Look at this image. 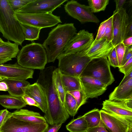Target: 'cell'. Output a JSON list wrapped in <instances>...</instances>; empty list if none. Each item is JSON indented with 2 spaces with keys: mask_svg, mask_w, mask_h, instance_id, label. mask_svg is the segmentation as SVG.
<instances>
[{
  "mask_svg": "<svg viewBox=\"0 0 132 132\" xmlns=\"http://www.w3.org/2000/svg\"><path fill=\"white\" fill-rule=\"evenodd\" d=\"M55 68L51 66L40 70L36 82L40 85L46 95L47 108L44 117L51 125L62 124L69 117L55 88L53 75Z\"/></svg>",
  "mask_w": 132,
  "mask_h": 132,
  "instance_id": "6da1fadb",
  "label": "cell"
},
{
  "mask_svg": "<svg viewBox=\"0 0 132 132\" xmlns=\"http://www.w3.org/2000/svg\"><path fill=\"white\" fill-rule=\"evenodd\" d=\"M77 31L72 23L60 24L52 29L42 44L46 52L47 62H55Z\"/></svg>",
  "mask_w": 132,
  "mask_h": 132,
  "instance_id": "7a4b0ae2",
  "label": "cell"
},
{
  "mask_svg": "<svg viewBox=\"0 0 132 132\" xmlns=\"http://www.w3.org/2000/svg\"><path fill=\"white\" fill-rule=\"evenodd\" d=\"M0 32L8 40L18 45L25 40L21 23L15 18L8 0H0Z\"/></svg>",
  "mask_w": 132,
  "mask_h": 132,
  "instance_id": "3957f363",
  "label": "cell"
},
{
  "mask_svg": "<svg viewBox=\"0 0 132 132\" xmlns=\"http://www.w3.org/2000/svg\"><path fill=\"white\" fill-rule=\"evenodd\" d=\"M18 63L31 69H43L47 62L46 51L42 44L32 43L22 47L17 55Z\"/></svg>",
  "mask_w": 132,
  "mask_h": 132,
  "instance_id": "277c9868",
  "label": "cell"
},
{
  "mask_svg": "<svg viewBox=\"0 0 132 132\" xmlns=\"http://www.w3.org/2000/svg\"><path fill=\"white\" fill-rule=\"evenodd\" d=\"M58 68L62 73L78 77L91 60L83 51L76 53H63L57 59Z\"/></svg>",
  "mask_w": 132,
  "mask_h": 132,
  "instance_id": "5b68a950",
  "label": "cell"
},
{
  "mask_svg": "<svg viewBox=\"0 0 132 132\" xmlns=\"http://www.w3.org/2000/svg\"><path fill=\"white\" fill-rule=\"evenodd\" d=\"M80 76L97 79L107 86L111 84L115 80L107 58L91 59Z\"/></svg>",
  "mask_w": 132,
  "mask_h": 132,
  "instance_id": "8992f818",
  "label": "cell"
},
{
  "mask_svg": "<svg viewBox=\"0 0 132 132\" xmlns=\"http://www.w3.org/2000/svg\"><path fill=\"white\" fill-rule=\"evenodd\" d=\"M15 16L21 23L41 29L52 27L62 23L60 17L52 13L28 14L15 12Z\"/></svg>",
  "mask_w": 132,
  "mask_h": 132,
  "instance_id": "52a82bcc",
  "label": "cell"
},
{
  "mask_svg": "<svg viewBox=\"0 0 132 132\" xmlns=\"http://www.w3.org/2000/svg\"><path fill=\"white\" fill-rule=\"evenodd\" d=\"M47 123H33L9 116L0 127V132H44L48 128Z\"/></svg>",
  "mask_w": 132,
  "mask_h": 132,
  "instance_id": "ba28073f",
  "label": "cell"
},
{
  "mask_svg": "<svg viewBox=\"0 0 132 132\" xmlns=\"http://www.w3.org/2000/svg\"><path fill=\"white\" fill-rule=\"evenodd\" d=\"M64 9L68 15L82 24L88 22L98 23L100 22L88 6L81 4L77 1H68L64 5Z\"/></svg>",
  "mask_w": 132,
  "mask_h": 132,
  "instance_id": "9c48e42d",
  "label": "cell"
},
{
  "mask_svg": "<svg viewBox=\"0 0 132 132\" xmlns=\"http://www.w3.org/2000/svg\"><path fill=\"white\" fill-rule=\"evenodd\" d=\"M68 0H35L15 12L28 14L52 13Z\"/></svg>",
  "mask_w": 132,
  "mask_h": 132,
  "instance_id": "30bf717a",
  "label": "cell"
},
{
  "mask_svg": "<svg viewBox=\"0 0 132 132\" xmlns=\"http://www.w3.org/2000/svg\"><path fill=\"white\" fill-rule=\"evenodd\" d=\"M112 16L113 36L111 42L115 47L127 38V29L129 19L128 14L123 8Z\"/></svg>",
  "mask_w": 132,
  "mask_h": 132,
  "instance_id": "8fae6325",
  "label": "cell"
},
{
  "mask_svg": "<svg viewBox=\"0 0 132 132\" xmlns=\"http://www.w3.org/2000/svg\"><path fill=\"white\" fill-rule=\"evenodd\" d=\"M94 40L93 34L84 29L80 30L69 40L63 53H76L85 51Z\"/></svg>",
  "mask_w": 132,
  "mask_h": 132,
  "instance_id": "7c38bea8",
  "label": "cell"
},
{
  "mask_svg": "<svg viewBox=\"0 0 132 132\" xmlns=\"http://www.w3.org/2000/svg\"><path fill=\"white\" fill-rule=\"evenodd\" d=\"M101 120L110 132H130L132 131V122L125 118L100 110Z\"/></svg>",
  "mask_w": 132,
  "mask_h": 132,
  "instance_id": "4fadbf2b",
  "label": "cell"
},
{
  "mask_svg": "<svg viewBox=\"0 0 132 132\" xmlns=\"http://www.w3.org/2000/svg\"><path fill=\"white\" fill-rule=\"evenodd\" d=\"M102 105V110L132 122V99L125 101L105 100Z\"/></svg>",
  "mask_w": 132,
  "mask_h": 132,
  "instance_id": "5bb4252c",
  "label": "cell"
},
{
  "mask_svg": "<svg viewBox=\"0 0 132 132\" xmlns=\"http://www.w3.org/2000/svg\"><path fill=\"white\" fill-rule=\"evenodd\" d=\"M34 73L32 69L23 67L17 62L0 65V77L5 79L26 80L33 78Z\"/></svg>",
  "mask_w": 132,
  "mask_h": 132,
  "instance_id": "9a60e30c",
  "label": "cell"
},
{
  "mask_svg": "<svg viewBox=\"0 0 132 132\" xmlns=\"http://www.w3.org/2000/svg\"><path fill=\"white\" fill-rule=\"evenodd\" d=\"M114 47L111 42L102 38L98 40H94L89 48L83 51V53L85 55L90 59L107 58Z\"/></svg>",
  "mask_w": 132,
  "mask_h": 132,
  "instance_id": "2e32d148",
  "label": "cell"
},
{
  "mask_svg": "<svg viewBox=\"0 0 132 132\" xmlns=\"http://www.w3.org/2000/svg\"><path fill=\"white\" fill-rule=\"evenodd\" d=\"M78 77L87 99L97 97L102 94L107 89L108 86L97 79L81 76Z\"/></svg>",
  "mask_w": 132,
  "mask_h": 132,
  "instance_id": "e0dca14e",
  "label": "cell"
},
{
  "mask_svg": "<svg viewBox=\"0 0 132 132\" xmlns=\"http://www.w3.org/2000/svg\"><path fill=\"white\" fill-rule=\"evenodd\" d=\"M25 94L33 98L38 104L40 109L44 113L47 108V98L45 93L40 85L36 82L29 85L26 88Z\"/></svg>",
  "mask_w": 132,
  "mask_h": 132,
  "instance_id": "ac0fdd59",
  "label": "cell"
},
{
  "mask_svg": "<svg viewBox=\"0 0 132 132\" xmlns=\"http://www.w3.org/2000/svg\"><path fill=\"white\" fill-rule=\"evenodd\" d=\"M11 115L14 118L27 122L33 123H47L44 117L39 113L27 109L17 110L12 113Z\"/></svg>",
  "mask_w": 132,
  "mask_h": 132,
  "instance_id": "d6986e66",
  "label": "cell"
},
{
  "mask_svg": "<svg viewBox=\"0 0 132 132\" xmlns=\"http://www.w3.org/2000/svg\"><path fill=\"white\" fill-rule=\"evenodd\" d=\"M132 99V78L125 84L118 85L109 96L110 100L125 101Z\"/></svg>",
  "mask_w": 132,
  "mask_h": 132,
  "instance_id": "ffe728a7",
  "label": "cell"
},
{
  "mask_svg": "<svg viewBox=\"0 0 132 132\" xmlns=\"http://www.w3.org/2000/svg\"><path fill=\"white\" fill-rule=\"evenodd\" d=\"M19 45L9 40L0 45V65L16 57L20 51Z\"/></svg>",
  "mask_w": 132,
  "mask_h": 132,
  "instance_id": "44dd1931",
  "label": "cell"
},
{
  "mask_svg": "<svg viewBox=\"0 0 132 132\" xmlns=\"http://www.w3.org/2000/svg\"><path fill=\"white\" fill-rule=\"evenodd\" d=\"M1 81L6 83L8 87L9 94L17 97H22L25 94L26 87L30 83L26 80H19L5 79Z\"/></svg>",
  "mask_w": 132,
  "mask_h": 132,
  "instance_id": "7402d4cb",
  "label": "cell"
},
{
  "mask_svg": "<svg viewBox=\"0 0 132 132\" xmlns=\"http://www.w3.org/2000/svg\"><path fill=\"white\" fill-rule=\"evenodd\" d=\"M0 104L10 109H20L27 104L22 97H17L9 95H0Z\"/></svg>",
  "mask_w": 132,
  "mask_h": 132,
  "instance_id": "603a6c76",
  "label": "cell"
},
{
  "mask_svg": "<svg viewBox=\"0 0 132 132\" xmlns=\"http://www.w3.org/2000/svg\"><path fill=\"white\" fill-rule=\"evenodd\" d=\"M61 77L66 94L70 92L82 89L78 77L73 76L62 73Z\"/></svg>",
  "mask_w": 132,
  "mask_h": 132,
  "instance_id": "cb8c5ba5",
  "label": "cell"
},
{
  "mask_svg": "<svg viewBox=\"0 0 132 132\" xmlns=\"http://www.w3.org/2000/svg\"><path fill=\"white\" fill-rule=\"evenodd\" d=\"M66 127L70 132H86L88 129L84 115L72 119L66 125Z\"/></svg>",
  "mask_w": 132,
  "mask_h": 132,
  "instance_id": "d4e9b609",
  "label": "cell"
},
{
  "mask_svg": "<svg viewBox=\"0 0 132 132\" xmlns=\"http://www.w3.org/2000/svg\"><path fill=\"white\" fill-rule=\"evenodd\" d=\"M55 88L61 102L64 106L66 93L62 84L61 72L58 68H56L53 72Z\"/></svg>",
  "mask_w": 132,
  "mask_h": 132,
  "instance_id": "484cf974",
  "label": "cell"
},
{
  "mask_svg": "<svg viewBox=\"0 0 132 132\" xmlns=\"http://www.w3.org/2000/svg\"><path fill=\"white\" fill-rule=\"evenodd\" d=\"M84 115L87 122L88 129L97 126L101 121L100 110L97 109L95 108Z\"/></svg>",
  "mask_w": 132,
  "mask_h": 132,
  "instance_id": "4316f807",
  "label": "cell"
},
{
  "mask_svg": "<svg viewBox=\"0 0 132 132\" xmlns=\"http://www.w3.org/2000/svg\"><path fill=\"white\" fill-rule=\"evenodd\" d=\"M25 39L31 41L39 39L41 28L21 23Z\"/></svg>",
  "mask_w": 132,
  "mask_h": 132,
  "instance_id": "83f0119b",
  "label": "cell"
},
{
  "mask_svg": "<svg viewBox=\"0 0 132 132\" xmlns=\"http://www.w3.org/2000/svg\"><path fill=\"white\" fill-rule=\"evenodd\" d=\"M64 106L68 114L71 117L75 116L79 109L75 99L68 93L66 94Z\"/></svg>",
  "mask_w": 132,
  "mask_h": 132,
  "instance_id": "f1b7e54d",
  "label": "cell"
},
{
  "mask_svg": "<svg viewBox=\"0 0 132 132\" xmlns=\"http://www.w3.org/2000/svg\"><path fill=\"white\" fill-rule=\"evenodd\" d=\"M88 6L91 12L97 13L104 11L109 2V0H89Z\"/></svg>",
  "mask_w": 132,
  "mask_h": 132,
  "instance_id": "f546056e",
  "label": "cell"
},
{
  "mask_svg": "<svg viewBox=\"0 0 132 132\" xmlns=\"http://www.w3.org/2000/svg\"><path fill=\"white\" fill-rule=\"evenodd\" d=\"M75 99L77 103L78 109L86 102L87 99V96L83 89L76 90L69 92Z\"/></svg>",
  "mask_w": 132,
  "mask_h": 132,
  "instance_id": "4dcf8cb0",
  "label": "cell"
},
{
  "mask_svg": "<svg viewBox=\"0 0 132 132\" xmlns=\"http://www.w3.org/2000/svg\"><path fill=\"white\" fill-rule=\"evenodd\" d=\"M112 16L107 19L105 32L103 38H106L108 40L112 41L113 36V28Z\"/></svg>",
  "mask_w": 132,
  "mask_h": 132,
  "instance_id": "1f68e13d",
  "label": "cell"
},
{
  "mask_svg": "<svg viewBox=\"0 0 132 132\" xmlns=\"http://www.w3.org/2000/svg\"><path fill=\"white\" fill-rule=\"evenodd\" d=\"M13 10L15 12L28 3L35 0H8Z\"/></svg>",
  "mask_w": 132,
  "mask_h": 132,
  "instance_id": "d6a6232c",
  "label": "cell"
},
{
  "mask_svg": "<svg viewBox=\"0 0 132 132\" xmlns=\"http://www.w3.org/2000/svg\"><path fill=\"white\" fill-rule=\"evenodd\" d=\"M114 47L118 58L119 67L120 66L125 52L126 47L122 42L118 44L115 46Z\"/></svg>",
  "mask_w": 132,
  "mask_h": 132,
  "instance_id": "836d02e7",
  "label": "cell"
},
{
  "mask_svg": "<svg viewBox=\"0 0 132 132\" xmlns=\"http://www.w3.org/2000/svg\"><path fill=\"white\" fill-rule=\"evenodd\" d=\"M108 61L110 65L114 67H119V63L114 47L107 56Z\"/></svg>",
  "mask_w": 132,
  "mask_h": 132,
  "instance_id": "e575fe53",
  "label": "cell"
},
{
  "mask_svg": "<svg viewBox=\"0 0 132 132\" xmlns=\"http://www.w3.org/2000/svg\"><path fill=\"white\" fill-rule=\"evenodd\" d=\"M119 71L123 73L125 75H127L132 70V57H131L123 66L119 68Z\"/></svg>",
  "mask_w": 132,
  "mask_h": 132,
  "instance_id": "d590c367",
  "label": "cell"
},
{
  "mask_svg": "<svg viewBox=\"0 0 132 132\" xmlns=\"http://www.w3.org/2000/svg\"><path fill=\"white\" fill-rule=\"evenodd\" d=\"M107 22V20L101 23L98 28L96 38L94 40H98L103 38L105 32Z\"/></svg>",
  "mask_w": 132,
  "mask_h": 132,
  "instance_id": "8d00e7d4",
  "label": "cell"
},
{
  "mask_svg": "<svg viewBox=\"0 0 132 132\" xmlns=\"http://www.w3.org/2000/svg\"><path fill=\"white\" fill-rule=\"evenodd\" d=\"M131 57H132V46L131 45L126 48L125 52L120 67L123 66Z\"/></svg>",
  "mask_w": 132,
  "mask_h": 132,
  "instance_id": "74e56055",
  "label": "cell"
},
{
  "mask_svg": "<svg viewBox=\"0 0 132 132\" xmlns=\"http://www.w3.org/2000/svg\"><path fill=\"white\" fill-rule=\"evenodd\" d=\"M86 132H109L102 121L97 126L92 128L88 129Z\"/></svg>",
  "mask_w": 132,
  "mask_h": 132,
  "instance_id": "f35d334b",
  "label": "cell"
},
{
  "mask_svg": "<svg viewBox=\"0 0 132 132\" xmlns=\"http://www.w3.org/2000/svg\"><path fill=\"white\" fill-rule=\"evenodd\" d=\"M22 97L23 98L27 105L34 106L40 108L38 104L32 98L24 94Z\"/></svg>",
  "mask_w": 132,
  "mask_h": 132,
  "instance_id": "ab89813d",
  "label": "cell"
},
{
  "mask_svg": "<svg viewBox=\"0 0 132 132\" xmlns=\"http://www.w3.org/2000/svg\"><path fill=\"white\" fill-rule=\"evenodd\" d=\"M11 114L6 109L0 111V127L6 119Z\"/></svg>",
  "mask_w": 132,
  "mask_h": 132,
  "instance_id": "60d3db41",
  "label": "cell"
},
{
  "mask_svg": "<svg viewBox=\"0 0 132 132\" xmlns=\"http://www.w3.org/2000/svg\"><path fill=\"white\" fill-rule=\"evenodd\" d=\"M126 0H115L114 1L116 4V9L113 12L114 14L120 10L122 9L124 4L126 2Z\"/></svg>",
  "mask_w": 132,
  "mask_h": 132,
  "instance_id": "b9f144b4",
  "label": "cell"
},
{
  "mask_svg": "<svg viewBox=\"0 0 132 132\" xmlns=\"http://www.w3.org/2000/svg\"><path fill=\"white\" fill-rule=\"evenodd\" d=\"M62 124L54 125H51L44 132H57L62 126Z\"/></svg>",
  "mask_w": 132,
  "mask_h": 132,
  "instance_id": "7bdbcfd3",
  "label": "cell"
},
{
  "mask_svg": "<svg viewBox=\"0 0 132 132\" xmlns=\"http://www.w3.org/2000/svg\"><path fill=\"white\" fill-rule=\"evenodd\" d=\"M131 78H132V70L130 71L127 75L124 76L123 78L119 85L121 86L125 84Z\"/></svg>",
  "mask_w": 132,
  "mask_h": 132,
  "instance_id": "ee69618b",
  "label": "cell"
},
{
  "mask_svg": "<svg viewBox=\"0 0 132 132\" xmlns=\"http://www.w3.org/2000/svg\"><path fill=\"white\" fill-rule=\"evenodd\" d=\"M126 48L132 45V36L128 37L122 42Z\"/></svg>",
  "mask_w": 132,
  "mask_h": 132,
  "instance_id": "f6af8a7d",
  "label": "cell"
},
{
  "mask_svg": "<svg viewBox=\"0 0 132 132\" xmlns=\"http://www.w3.org/2000/svg\"><path fill=\"white\" fill-rule=\"evenodd\" d=\"M127 38L132 36V18L129 21L127 26Z\"/></svg>",
  "mask_w": 132,
  "mask_h": 132,
  "instance_id": "bcb514c9",
  "label": "cell"
},
{
  "mask_svg": "<svg viewBox=\"0 0 132 132\" xmlns=\"http://www.w3.org/2000/svg\"><path fill=\"white\" fill-rule=\"evenodd\" d=\"M8 90V87L6 83L3 81L0 82V90L6 91Z\"/></svg>",
  "mask_w": 132,
  "mask_h": 132,
  "instance_id": "7dc6e473",
  "label": "cell"
},
{
  "mask_svg": "<svg viewBox=\"0 0 132 132\" xmlns=\"http://www.w3.org/2000/svg\"><path fill=\"white\" fill-rule=\"evenodd\" d=\"M4 42L2 39L1 38H0V45L3 43Z\"/></svg>",
  "mask_w": 132,
  "mask_h": 132,
  "instance_id": "c3c4849f",
  "label": "cell"
},
{
  "mask_svg": "<svg viewBox=\"0 0 132 132\" xmlns=\"http://www.w3.org/2000/svg\"><path fill=\"white\" fill-rule=\"evenodd\" d=\"M5 79L4 78L0 77V82L1 81L3 80L4 79Z\"/></svg>",
  "mask_w": 132,
  "mask_h": 132,
  "instance_id": "681fc988",
  "label": "cell"
}]
</instances>
